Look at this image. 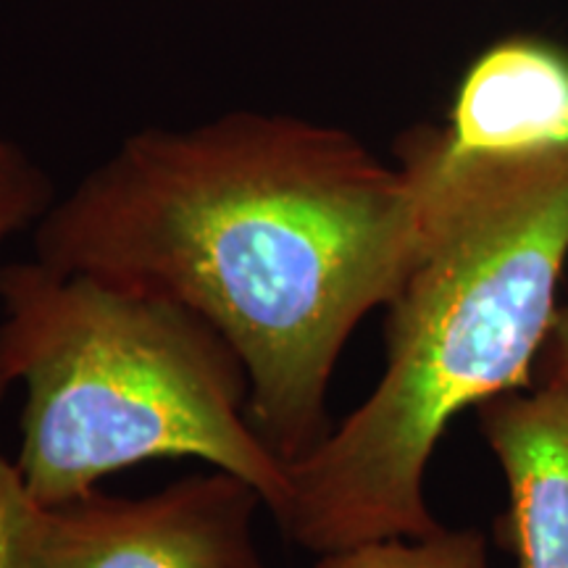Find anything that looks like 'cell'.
I'll list each match as a JSON object with an SVG mask.
<instances>
[{
  "instance_id": "cell-3",
  "label": "cell",
  "mask_w": 568,
  "mask_h": 568,
  "mask_svg": "<svg viewBox=\"0 0 568 568\" xmlns=\"http://www.w3.org/2000/svg\"><path fill=\"white\" fill-rule=\"evenodd\" d=\"M0 382L24 385L17 471L38 506L153 458L232 474L272 516L287 503V464L247 414L243 358L172 295L38 258L0 266Z\"/></svg>"
},
{
  "instance_id": "cell-6",
  "label": "cell",
  "mask_w": 568,
  "mask_h": 568,
  "mask_svg": "<svg viewBox=\"0 0 568 568\" xmlns=\"http://www.w3.org/2000/svg\"><path fill=\"white\" fill-rule=\"evenodd\" d=\"M447 132L468 151L568 140V53L527 38L497 42L466 71Z\"/></svg>"
},
{
  "instance_id": "cell-9",
  "label": "cell",
  "mask_w": 568,
  "mask_h": 568,
  "mask_svg": "<svg viewBox=\"0 0 568 568\" xmlns=\"http://www.w3.org/2000/svg\"><path fill=\"white\" fill-rule=\"evenodd\" d=\"M6 389L9 387L0 382V400H3ZM21 503H24V487H21L17 464L6 460L0 453V568H9L13 527H17Z\"/></svg>"
},
{
  "instance_id": "cell-7",
  "label": "cell",
  "mask_w": 568,
  "mask_h": 568,
  "mask_svg": "<svg viewBox=\"0 0 568 568\" xmlns=\"http://www.w3.org/2000/svg\"><path fill=\"white\" fill-rule=\"evenodd\" d=\"M314 568H489L479 529L439 527L424 537H387L316 556Z\"/></svg>"
},
{
  "instance_id": "cell-10",
  "label": "cell",
  "mask_w": 568,
  "mask_h": 568,
  "mask_svg": "<svg viewBox=\"0 0 568 568\" xmlns=\"http://www.w3.org/2000/svg\"><path fill=\"white\" fill-rule=\"evenodd\" d=\"M537 361L542 364V379L568 382V301L558 305L550 335L545 339V347Z\"/></svg>"
},
{
  "instance_id": "cell-8",
  "label": "cell",
  "mask_w": 568,
  "mask_h": 568,
  "mask_svg": "<svg viewBox=\"0 0 568 568\" xmlns=\"http://www.w3.org/2000/svg\"><path fill=\"white\" fill-rule=\"evenodd\" d=\"M59 201L45 169L0 134V245L34 230Z\"/></svg>"
},
{
  "instance_id": "cell-5",
  "label": "cell",
  "mask_w": 568,
  "mask_h": 568,
  "mask_svg": "<svg viewBox=\"0 0 568 568\" xmlns=\"http://www.w3.org/2000/svg\"><path fill=\"white\" fill-rule=\"evenodd\" d=\"M477 418L508 481L500 539L518 568H568V382L489 397Z\"/></svg>"
},
{
  "instance_id": "cell-1",
  "label": "cell",
  "mask_w": 568,
  "mask_h": 568,
  "mask_svg": "<svg viewBox=\"0 0 568 568\" xmlns=\"http://www.w3.org/2000/svg\"><path fill=\"white\" fill-rule=\"evenodd\" d=\"M416 247L400 163L339 126L264 111L130 134L34 226L45 266L142 284L209 318L287 466L329 435L339 355L393 301Z\"/></svg>"
},
{
  "instance_id": "cell-2",
  "label": "cell",
  "mask_w": 568,
  "mask_h": 568,
  "mask_svg": "<svg viewBox=\"0 0 568 568\" xmlns=\"http://www.w3.org/2000/svg\"><path fill=\"white\" fill-rule=\"evenodd\" d=\"M418 247L387 308L385 372L311 456L287 466L276 527L324 552L443 527L424 477L453 418L531 385L568 258V140L468 151L416 126L397 142Z\"/></svg>"
},
{
  "instance_id": "cell-4",
  "label": "cell",
  "mask_w": 568,
  "mask_h": 568,
  "mask_svg": "<svg viewBox=\"0 0 568 568\" xmlns=\"http://www.w3.org/2000/svg\"><path fill=\"white\" fill-rule=\"evenodd\" d=\"M264 497L232 474H190L151 495L90 493L38 506L24 493L9 568H268L255 542Z\"/></svg>"
}]
</instances>
